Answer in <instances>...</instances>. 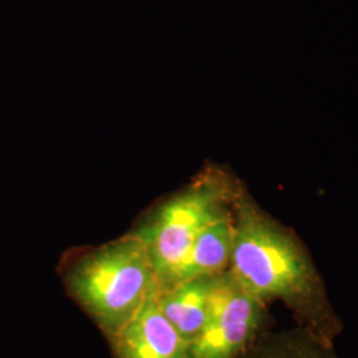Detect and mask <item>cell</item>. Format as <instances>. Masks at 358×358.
Listing matches in <instances>:
<instances>
[{
    "instance_id": "1",
    "label": "cell",
    "mask_w": 358,
    "mask_h": 358,
    "mask_svg": "<svg viewBox=\"0 0 358 358\" xmlns=\"http://www.w3.org/2000/svg\"><path fill=\"white\" fill-rule=\"evenodd\" d=\"M230 272L263 303L284 301L306 331L332 344L337 322L303 245L239 192L234 201Z\"/></svg>"
},
{
    "instance_id": "2",
    "label": "cell",
    "mask_w": 358,
    "mask_h": 358,
    "mask_svg": "<svg viewBox=\"0 0 358 358\" xmlns=\"http://www.w3.org/2000/svg\"><path fill=\"white\" fill-rule=\"evenodd\" d=\"M157 284L148 248L134 234L84 257L69 278L72 292L113 336Z\"/></svg>"
},
{
    "instance_id": "3",
    "label": "cell",
    "mask_w": 358,
    "mask_h": 358,
    "mask_svg": "<svg viewBox=\"0 0 358 358\" xmlns=\"http://www.w3.org/2000/svg\"><path fill=\"white\" fill-rule=\"evenodd\" d=\"M236 194L226 176L207 173L167 201L134 234L148 248L161 289L177 282L199 234L215 219L230 213Z\"/></svg>"
},
{
    "instance_id": "4",
    "label": "cell",
    "mask_w": 358,
    "mask_h": 358,
    "mask_svg": "<svg viewBox=\"0 0 358 358\" xmlns=\"http://www.w3.org/2000/svg\"><path fill=\"white\" fill-rule=\"evenodd\" d=\"M263 320V301L229 272L214 276L205 325L187 358H236Z\"/></svg>"
},
{
    "instance_id": "5",
    "label": "cell",
    "mask_w": 358,
    "mask_h": 358,
    "mask_svg": "<svg viewBox=\"0 0 358 358\" xmlns=\"http://www.w3.org/2000/svg\"><path fill=\"white\" fill-rule=\"evenodd\" d=\"M158 284L136 315L115 333L120 358H187L189 344L169 322L158 304Z\"/></svg>"
},
{
    "instance_id": "6",
    "label": "cell",
    "mask_w": 358,
    "mask_h": 358,
    "mask_svg": "<svg viewBox=\"0 0 358 358\" xmlns=\"http://www.w3.org/2000/svg\"><path fill=\"white\" fill-rule=\"evenodd\" d=\"M214 276L192 278L158 291V304L179 336L190 344L205 325Z\"/></svg>"
},
{
    "instance_id": "7",
    "label": "cell",
    "mask_w": 358,
    "mask_h": 358,
    "mask_svg": "<svg viewBox=\"0 0 358 358\" xmlns=\"http://www.w3.org/2000/svg\"><path fill=\"white\" fill-rule=\"evenodd\" d=\"M234 244V207L199 234L179 272L177 282L203 276H217L230 264ZM176 282V284H177Z\"/></svg>"
},
{
    "instance_id": "8",
    "label": "cell",
    "mask_w": 358,
    "mask_h": 358,
    "mask_svg": "<svg viewBox=\"0 0 358 358\" xmlns=\"http://www.w3.org/2000/svg\"><path fill=\"white\" fill-rule=\"evenodd\" d=\"M266 358H336L327 345L308 331L299 334L282 336L279 345L275 346Z\"/></svg>"
}]
</instances>
